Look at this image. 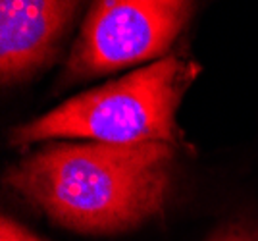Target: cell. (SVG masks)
I'll return each instance as SVG.
<instances>
[{"instance_id":"cell-2","label":"cell","mask_w":258,"mask_h":241,"mask_svg":"<svg viewBox=\"0 0 258 241\" xmlns=\"http://www.w3.org/2000/svg\"><path fill=\"white\" fill-rule=\"evenodd\" d=\"M199 66L179 56H168L104 87L81 93L12 132V143L29 147L50 139L135 145L173 143L175 112Z\"/></svg>"},{"instance_id":"cell-6","label":"cell","mask_w":258,"mask_h":241,"mask_svg":"<svg viewBox=\"0 0 258 241\" xmlns=\"http://www.w3.org/2000/svg\"><path fill=\"white\" fill-rule=\"evenodd\" d=\"M0 241H44V239L37 237L31 231H27L23 226H20L16 220H10L8 216H2Z\"/></svg>"},{"instance_id":"cell-1","label":"cell","mask_w":258,"mask_h":241,"mask_svg":"<svg viewBox=\"0 0 258 241\" xmlns=\"http://www.w3.org/2000/svg\"><path fill=\"white\" fill-rule=\"evenodd\" d=\"M172 143H58L6 172V184L68 230L112 235L160 214L170 189Z\"/></svg>"},{"instance_id":"cell-4","label":"cell","mask_w":258,"mask_h":241,"mask_svg":"<svg viewBox=\"0 0 258 241\" xmlns=\"http://www.w3.org/2000/svg\"><path fill=\"white\" fill-rule=\"evenodd\" d=\"M79 0H0V77L16 83L52 60Z\"/></svg>"},{"instance_id":"cell-5","label":"cell","mask_w":258,"mask_h":241,"mask_svg":"<svg viewBox=\"0 0 258 241\" xmlns=\"http://www.w3.org/2000/svg\"><path fill=\"white\" fill-rule=\"evenodd\" d=\"M206 241H258V218H241L216 230Z\"/></svg>"},{"instance_id":"cell-3","label":"cell","mask_w":258,"mask_h":241,"mask_svg":"<svg viewBox=\"0 0 258 241\" xmlns=\"http://www.w3.org/2000/svg\"><path fill=\"white\" fill-rule=\"evenodd\" d=\"M191 12V0H95L70 54L66 77L81 81L162 56Z\"/></svg>"}]
</instances>
